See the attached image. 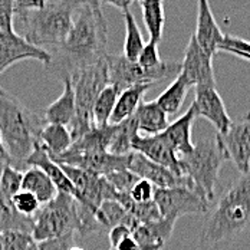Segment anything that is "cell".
I'll return each mask as SVG.
<instances>
[{
	"mask_svg": "<svg viewBox=\"0 0 250 250\" xmlns=\"http://www.w3.org/2000/svg\"><path fill=\"white\" fill-rule=\"evenodd\" d=\"M108 23L102 10L82 4L75 15L74 25L66 39L49 52L46 72L63 79H71L83 68L101 61L108 52Z\"/></svg>",
	"mask_w": 250,
	"mask_h": 250,
	"instance_id": "cell-1",
	"label": "cell"
},
{
	"mask_svg": "<svg viewBox=\"0 0 250 250\" xmlns=\"http://www.w3.org/2000/svg\"><path fill=\"white\" fill-rule=\"evenodd\" d=\"M250 229V171L234 180L208 210L200 231L201 249L236 239Z\"/></svg>",
	"mask_w": 250,
	"mask_h": 250,
	"instance_id": "cell-2",
	"label": "cell"
},
{
	"mask_svg": "<svg viewBox=\"0 0 250 250\" xmlns=\"http://www.w3.org/2000/svg\"><path fill=\"white\" fill-rule=\"evenodd\" d=\"M45 120L0 86V134L7 161L25 171L26 160L39 143Z\"/></svg>",
	"mask_w": 250,
	"mask_h": 250,
	"instance_id": "cell-3",
	"label": "cell"
},
{
	"mask_svg": "<svg viewBox=\"0 0 250 250\" xmlns=\"http://www.w3.org/2000/svg\"><path fill=\"white\" fill-rule=\"evenodd\" d=\"M81 6L78 0H49L39 10L16 15L13 29L16 26L22 32L21 36L33 46L58 48L66 39Z\"/></svg>",
	"mask_w": 250,
	"mask_h": 250,
	"instance_id": "cell-4",
	"label": "cell"
},
{
	"mask_svg": "<svg viewBox=\"0 0 250 250\" xmlns=\"http://www.w3.org/2000/svg\"><path fill=\"white\" fill-rule=\"evenodd\" d=\"M225 161L227 157L216 137L200 140L188 155L180 158L183 174L190 178L194 190L210 203L216 197V186Z\"/></svg>",
	"mask_w": 250,
	"mask_h": 250,
	"instance_id": "cell-5",
	"label": "cell"
},
{
	"mask_svg": "<svg viewBox=\"0 0 250 250\" xmlns=\"http://www.w3.org/2000/svg\"><path fill=\"white\" fill-rule=\"evenodd\" d=\"M105 56L71 78L75 94V117L68 129L74 141L81 138L95 125L92 120V108L101 91L108 85Z\"/></svg>",
	"mask_w": 250,
	"mask_h": 250,
	"instance_id": "cell-6",
	"label": "cell"
},
{
	"mask_svg": "<svg viewBox=\"0 0 250 250\" xmlns=\"http://www.w3.org/2000/svg\"><path fill=\"white\" fill-rule=\"evenodd\" d=\"M81 225L79 219V203L65 193H59L33 217L32 239L35 243L61 237L65 234L78 233Z\"/></svg>",
	"mask_w": 250,
	"mask_h": 250,
	"instance_id": "cell-7",
	"label": "cell"
},
{
	"mask_svg": "<svg viewBox=\"0 0 250 250\" xmlns=\"http://www.w3.org/2000/svg\"><path fill=\"white\" fill-rule=\"evenodd\" d=\"M105 61L108 69V85H112L118 92L138 83L154 85L160 81L177 76L181 71V62L178 61H161L152 69H144L135 61H128L123 55L106 53Z\"/></svg>",
	"mask_w": 250,
	"mask_h": 250,
	"instance_id": "cell-8",
	"label": "cell"
},
{
	"mask_svg": "<svg viewBox=\"0 0 250 250\" xmlns=\"http://www.w3.org/2000/svg\"><path fill=\"white\" fill-rule=\"evenodd\" d=\"M154 201L160 210L161 217L178 219L181 216L207 214L211 203L199 191L188 187L155 188Z\"/></svg>",
	"mask_w": 250,
	"mask_h": 250,
	"instance_id": "cell-9",
	"label": "cell"
},
{
	"mask_svg": "<svg viewBox=\"0 0 250 250\" xmlns=\"http://www.w3.org/2000/svg\"><path fill=\"white\" fill-rule=\"evenodd\" d=\"M61 167L75 190L74 199L83 207L95 213L104 201H117L118 194L109 186V183L105 180L104 175L94 174L91 171L65 166V164H61Z\"/></svg>",
	"mask_w": 250,
	"mask_h": 250,
	"instance_id": "cell-10",
	"label": "cell"
},
{
	"mask_svg": "<svg viewBox=\"0 0 250 250\" xmlns=\"http://www.w3.org/2000/svg\"><path fill=\"white\" fill-rule=\"evenodd\" d=\"M216 140L236 168L246 174L250 171V112L231 123L225 134H216Z\"/></svg>",
	"mask_w": 250,
	"mask_h": 250,
	"instance_id": "cell-11",
	"label": "cell"
},
{
	"mask_svg": "<svg viewBox=\"0 0 250 250\" xmlns=\"http://www.w3.org/2000/svg\"><path fill=\"white\" fill-rule=\"evenodd\" d=\"M58 164H65L81 170L91 171L94 174L106 175L114 171L126 170L129 164V154L115 155L108 151L105 152H74L66 150L63 154L52 158Z\"/></svg>",
	"mask_w": 250,
	"mask_h": 250,
	"instance_id": "cell-12",
	"label": "cell"
},
{
	"mask_svg": "<svg viewBox=\"0 0 250 250\" xmlns=\"http://www.w3.org/2000/svg\"><path fill=\"white\" fill-rule=\"evenodd\" d=\"M128 170L137 175L140 180H146L151 183L155 188H173V187H188L193 188V184L188 177H180L171 173L168 168L155 164L141 155L137 151L129 152V164Z\"/></svg>",
	"mask_w": 250,
	"mask_h": 250,
	"instance_id": "cell-13",
	"label": "cell"
},
{
	"mask_svg": "<svg viewBox=\"0 0 250 250\" xmlns=\"http://www.w3.org/2000/svg\"><path fill=\"white\" fill-rule=\"evenodd\" d=\"M35 59L46 65L50 55L48 50L33 46L21 35L13 32H0V75L16 62Z\"/></svg>",
	"mask_w": 250,
	"mask_h": 250,
	"instance_id": "cell-14",
	"label": "cell"
},
{
	"mask_svg": "<svg viewBox=\"0 0 250 250\" xmlns=\"http://www.w3.org/2000/svg\"><path fill=\"white\" fill-rule=\"evenodd\" d=\"M191 106L197 118L203 117L214 125L217 134H225L233 123L216 86H196V98Z\"/></svg>",
	"mask_w": 250,
	"mask_h": 250,
	"instance_id": "cell-15",
	"label": "cell"
},
{
	"mask_svg": "<svg viewBox=\"0 0 250 250\" xmlns=\"http://www.w3.org/2000/svg\"><path fill=\"white\" fill-rule=\"evenodd\" d=\"M211 58L207 56L196 43L191 36L188 45L184 50V58L181 61V74L186 76L193 86H216L214 71Z\"/></svg>",
	"mask_w": 250,
	"mask_h": 250,
	"instance_id": "cell-16",
	"label": "cell"
},
{
	"mask_svg": "<svg viewBox=\"0 0 250 250\" xmlns=\"http://www.w3.org/2000/svg\"><path fill=\"white\" fill-rule=\"evenodd\" d=\"M132 151L140 152L150 161L168 168L175 175L184 177L180 158L171 147L158 135H140L137 134L132 140Z\"/></svg>",
	"mask_w": 250,
	"mask_h": 250,
	"instance_id": "cell-17",
	"label": "cell"
},
{
	"mask_svg": "<svg viewBox=\"0 0 250 250\" xmlns=\"http://www.w3.org/2000/svg\"><path fill=\"white\" fill-rule=\"evenodd\" d=\"M191 36L199 48L213 59L225 35L213 16L208 0H197V25Z\"/></svg>",
	"mask_w": 250,
	"mask_h": 250,
	"instance_id": "cell-18",
	"label": "cell"
},
{
	"mask_svg": "<svg viewBox=\"0 0 250 250\" xmlns=\"http://www.w3.org/2000/svg\"><path fill=\"white\" fill-rule=\"evenodd\" d=\"M196 120V111L190 105V108L181 117H178L174 123H170L160 134V137L171 147L178 158L188 155L194 148V144L191 141V129Z\"/></svg>",
	"mask_w": 250,
	"mask_h": 250,
	"instance_id": "cell-19",
	"label": "cell"
},
{
	"mask_svg": "<svg viewBox=\"0 0 250 250\" xmlns=\"http://www.w3.org/2000/svg\"><path fill=\"white\" fill-rule=\"evenodd\" d=\"M27 167H36V168L42 170L45 174L49 177V180L53 183V186L56 187V190L59 193L71 194L74 197L75 190H74L69 178L65 174V171L62 170L61 164L55 163L49 157V154L43 150V147L39 143L35 146L32 154L26 160V168Z\"/></svg>",
	"mask_w": 250,
	"mask_h": 250,
	"instance_id": "cell-20",
	"label": "cell"
},
{
	"mask_svg": "<svg viewBox=\"0 0 250 250\" xmlns=\"http://www.w3.org/2000/svg\"><path fill=\"white\" fill-rule=\"evenodd\" d=\"M132 117L140 135H158L170 124L168 115L155 101L141 102Z\"/></svg>",
	"mask_w": 250,
	"mask_h": 250,
	"instance_id": "cell-21",
	"label": "cell"
},
{
	"mask_svg": "<svg viewBox=\"0 0 250 250\" xmlns=\"http://www.w3.org/2000/svg\"><path fill=\"white\" fill-rule=\"evenodd\" d=\"M175 219L161 217L157 222L138 225L132 230V237L138 243V246H160L164 248L171 233L174 230Z\"/></svg>",
	"mask_w": 250,
	"mask_h": 250,
	"instance_id": "cell-22",
	"label": "cell"
},
{
	"mask_svg": "<svg viewBox=\"0 0 250 250\" xmlns=\"http://www.w3.org/2000/svg\"><path fill=\"white\" fill-rule=\"evenodd\" d=\"M75 117V94L71 79H63L62 95L45 109L43 120L46 124L69 126Z\"/></svg>",
	"mask_w": 250,
	"mask_h": 250,
	"instance_id": "cell-23",
	"label": "cell"
},
{
	"mask_svg": "<svg viewBox=\"0 0 250 250\" xmlns=\"http://www.w3.org/2000/svg\"><path fill=\"white\" fill-rule=\"evenodd\" d=\"M151 86L152 85H150V83H138V85L129 86V88L124 89L123 92H120L108 124L117 125L125 121V120H128V118H131L134 115V112L137 111L138 105L141 104L143 97L146 95V92L150 89Z\"/></svg>",
	"mask_w": 250,
	"mask_h": 250,
	"instance_id": "cell-24",
	"label": "cell"
},
{
	"mask_svg": "<svg viewBox=\"0 0 250 250\" xmlns=\"http://www.w3.org/2000/svg\"><path fill=\"white\" fill-rule=\"evenodd\" d=\"M95 219L100 225L101 231L105 233H108L112 227L118 225L126 226L132 233V230L140 225L131 214L126 213V210L118 201L114 200L104 201L95 211Z\"/></svg>",
	"mask_w": 250,
	"mask_h": 250,
	"instance_id": "cell-25",
	"label": "cell"
},
{
	"mask_svg": "<svg viewBox=\"0 0 250 250\" xmlns=\"http://www.w3.org/2000/svg\"><path fill=\"white\" fill-rule=\"evenodd\" d=\"M22 190L32 193L42 206L49 203L58 194V190L49 177L36 167H27L23 171Z\"/></svg>",
	"mask_w": 250,
	"mask_h": 250,
	"instance_id": "cell-26",
	"label": "cell"
},
{
	"mask_svg": "<svg viewBox=\"0 0 250 250\" xmlns=\"http://www.w3.org/2000/svg\"><path fill=\"white\" fill-rule=\"evenodd\" d=\"M74 140L68 126L58 124H45L39 135V144L49 154L50 158L63 154L72 146Z\"/></svg>",
	"mask_w": 250,
	"mask_h": 250,
	"instance_id": "cell-27",
	"label": "cell"
},
{
	"mask_svg": "<svg viewBox=\"0 0 250 250\" xmlns=\"http://www.w3.org/2000/svg\"><path fill=\"white\" fill-rule=\"evenodd\" d=\"M191 88H193V83L180 72L171 82V85L155 100V102L168 117L174 115L180 111L183 102L186 101V97Z\"/></svg>",
	"mask_w": 250,
	"mask_h": 250,
	"instance_id": "cell-28",
	"label": "cell"
},
{
	"mask_svg": "<svg viewBox=\"0 0 250 250\" xmlns=\"http://www.w3.org/2000/svg\"><path fill=\"white\" fill-rule=\"evenodd\" d=\"M143 10V21L150 33V41L158 43L166 26L164 0H138Z\"/></svg>",
	"mask_w": 250,
	"mask_h": 250,
	"instance_id": "cell-29",
	"label": "cell"
},
{
	"mask_svg": "<svg viewBox=\"0 0 250 250\" xmlns=\"http://www.w3.org/2000/svg\"><path fill=\"white\" fill-rule=\"evenodd\" d=\"M33 227V219L25 217L19 214L10 200H6L0 196V233L6 231H23V233H32Z\"/></svg>",
	"mask_w": 250,
	"mask_h": 250,
	"instance_id": "cell-30",
	"label": "cell"
},
{
	"mask_svg": "<svg viewBox=\"0 0 250 250\" xmlns=\"http://www.w3.org/2000/svg\"><path fill=\"white\" fill-rule=\"evenodd\" d=\"M114 135L109 144L108 152L115 155H126L132 151V140L138 134L134 117L114 125Z\"/></svg>",
	"mask_w": 250,
	"mask_h": 250,
	"instance_id": "cell-31",
	"label": "cell"
},
{
	"mask_svg": "<svg viewBox=\"0 0 250 250\" xmlns=\"http://www.w3.org/2000/svg\"><path fill=\"white\" fill-rule=\"evenodd\" d=\"M118 95H120L118 89H115L112 85H106L101 91L92 108V120L97 126H102L109 123V117L114 111Z\"/></svg>",
	"mask_w": 250,
	"mask_h": 250,
	"instance_id": "cell-32",
	"label": "cell"
},
{
	"mask_svg": "<svg viewBox=\"0 0 250 250\" xmlns=\"http://www.w3.org/2000/svg\"><path fill=\"white\" fill-rule=\"evenodd\" d=\"M124 22H125V43H124V55L128 61H137L140 52L144 48V39L140 32V27L135 22V18L129 10L124 12Z\"/></svg>",
	"mask_w": 250,
	"mask_h": 250,
	"instance_id": "cell-33",
	"label": "cell"
},
{
	"mask_svg": "<svg viewBox=\"0 0 250 250\" xmlns=\"http://www.w3.org/2000/svg\"><path fill=\"white\" fill-rule=\"evenodd\" d=\"M22 180L23 171L6 163L0 171V196L6 200H10L16 193L22 190Z\"/></svg>",
	"mask_w": 250,
	"mask_h": 250,
	"instance_id": "cell-34",
	"label": "cell"
},
{
	"mask_svg": "<svg viewBox=\"0 0 250 250\" xmlns=\"http://www.w3.org/2000/svg\"><path fill=\"white\" fill-rule=\"evenodd\" d=\"M10 203H12L13 208L19 214H22L25 217H32V219L36 216V213L42 207V204L39 203V200L32 193H29L26 190H21L19 193H16L10 199Z\"/></svg>",
	"mask_w": 250,
	"mask_h": 250,
	"instance_id": "cell-35",
	"label": "cell"
},
{
	"mask_svg": "<svg viewBox=\"0 0 250 250\" xmlns=\"http://www.w3.org/2000/svg\"><path fill=\"white\" fill-rule=\"evenodd\" d=\"M105 180L109 183V186L115 190V193L118 196L123 194H129L132 187L135 186V183L140 180L134 173H131L128 168L126 170H120V171H114L109 174L104 175Z\"/></svg>",
	"mask_w": 250,
	"mask_h": 250,
	"instance_id": "cell-36",
	"label": "cell"
},
{
	"mask_svg": "<svg viewBox=\"0 0 250 250\" xmlns=\"http://www.w3.org/2000/svg\"><path fill=\"white\" fill-rule=\"evenodd\" d=\"M219 50L231 53L240 59L250 62V42L242 38H236L231 35H225L223 41L219 45Z\"/></svg>",
	"mask_w": 250,
	"mask_h": 250,
	"instance_id": "cell-37",
	"label": "cell"
},
{
	"mask_svg": "<svg viewBox=\"0 0 250 250\" xmlns=\"http://www.w3.org/2000/svg\"><path fill=\"white\" fill-rule=\"evenodd\" d=\"M3 236V250H27L33 243V239L29 233L23 231H6Z\"/></svg>",
	"mask_w": 250,
	"mask_h": 250,
	"instance_id": "cell-38",
	"label": "cell"
},
{
	"mask_svg": "<svg viewBox=\"0 0 250 250\" xmlns=\"http://www.w3.org/2000/svg\"><path fill=\"white\" fill-rule=\"evenodd\" d=\"M135 62L144 69L155 68L161 62V58H160V53H158V43L151 42V41L148 43H146Z\"/></svg>",
	"mask_w": 250,
	"mask_h": 250,
	"instance_id": "cell-39",
	"label": "cell"
},
{
	"mask_svg": "<svg viewBox=\"0 0 250 250\" xmlns=\"http://www.w3.org/2000/svg\"><path fill=\"white\" fill-rule=\"evenodd\" d=\"M36 245H38L39 250H71L75 246V233L49 239V240H43Z\"/></svg>",
	"mask_w": 250,
	"mask_h": 250,
	"instance_id": "cell-40",
	"label": "cell"
},
{
	"mask_svg": "<svg viewBox=\"0 0 250 250\" xmlns=\"http://www.w3.org/2000/svg\"><path fill=\"white\" fill-rule=\"evenodd\" d=\"M15 0H0V32H13Z\"/></svg>",
	"mask_w": 250,
	"mask_h": 250,
	"instance_id": "cell-41",
	"label": "cell"
},
{
	"mask_svg": "<svg viewBox=\"0 0 250 250\" xmlns=\"http://www.w3.org/2000/svg\"><path fill=\"white\" fill-rule=\"evenodd\" d=\"M154 193H155V187L151 183L146 180H138L132 187L129 197L135 203H144V201L154 200Z\"/></svg>",
	"mask_w": 250,
	"mask_h": 250,
	"instance_id": "cell-42",
	"label": "cell"
},
{
	"mask_svg": "<svg viewBox=\"0 0 250 250\" xmlns=\"http://www.w3.org/2000/svg\"><path fill=\"white\" fill-rule=\"evenodd\" d=\"M49 0H15V16L27 12L39 10L46 6Z\"/></svg>",
	"mask_w": 250,
	"mask_h": 250,
	"instance_id": "cell-43",
	"label": "cell"
},
{
	"mask_svg": "<svg viewBox=\"0 0 250 250\" xmlns=\"http://www.w3.org/2000/svg\"><path fill=\"white\" fill-rule=\"evenodd\" d=\"M128 236H132L131 230L124 225H118L115 227H112L109 231H108V239H109V243H111V249H115L117 245L125 239Z\"/></svg>",
	"mask_w": 250,
	"mask_h": 250,
	"instance_id": "cell-44",
	"label": "cell"
},
{
	"mask_svg": "<svg viewBox=\"0 0 250 250\" xmlns=\"http://www.w3.org/2000/svg\"><path fill=\"white\" fill-rule=\"evenodd\" d=\"M140 249V246H138V243L135 242V239L132 237V236H128V237H125L123 239L118 245H117V248L114 250H138Z\"/></svg>",
	"mask_w": 250,
	"mask_h": 250,
	"instance_id": "cell-45",
	"label": "cell"
},
{
	"mask_svg": "<svg viewBox=\"0 0 250 250\" xmlns=\"http://www.w3.org/2000/svg\"><path fill=\"white\" fill-rule=\"evenodd\" d=\"M132 1H134V0H102V3L111 4V6H114V7H117V9H120V10H123V12L129 9V6L132 4Z\"/></svg>",
	"mask_w": 250,
	"mask_h": 250,
	"instance_id": "cell-46",
	"label": "cell"
},
{
	"mask_svg": "<svg viewBox=\"0 0 250 250\" xmlns=\"http://www.w3.org/2000/svg\"><path fill=\"white\" fill-rule=\"evenodd\" d=\"M81 4H85L94 10H102L101 9V4H102V0H78Z\"/></svg>",
	"mask_w": 250,
	"mask_h": 250,
	"instance_id": "cell-47",
	"label": "cell"
},
{
	"mask_svg": "<svg viewBox=\"0 0 250 250\" xmlns=\"http://www.w3.org/2000/svg\"><path fill=\"white\" fill-rule=\"evenodd\" d=\"M0 155L7 158V155H6V150H4V146H3V140H1V134H0Z\"/></svg>",
	"mask_w": 250,
	"mask_h": 250,
	"instance_id": "cell-48",
	"label": "cell"
},
{
	"mask_svg": "<svg viewBox=\"0 0 250 250\" xmlns=\"http://www.w3.org/2000/svg\"><path fill=\"white\" fill-rule=\"evenodd\" d=\"M163 248H160V246H140V249L138 250H161Z\"/></svg>",
	"mask_w": 250,
	"mask_h": 250,
	"instance_id": "cell-49",
	"label": "cell"
},
{
	"mask_svg": "<svg viewBox=\"0 0 250 250\" xmlns=\"http://www.w3.org/2000/svg\"><path fill=\"white\" fill-rule=\"evenodd\" d=\"M6 163H9V161H7V158H6V157H1V155H0V171H1V168H3V166H4Z\"/></svg>",
	"mask_w": 250,
	"mask_h": 250,
	"instance_id": "cell-50",
	"label": "cell"
},
{
	"mask_svg": "<svg viewBox=\"0 0 250 250\" xmlns=\"http://www.w3.org/2000/svg\"><path fill=\"white\" fill-rule=\"evenodd\" d=\"M27 250H39V249H38V245H36V243L33 242V243H32V245L29 246V249H27Z\"/></svg>",
	"mask_w": 250,
	"mask_h": 250,
	"instance_id": "cell-51",
	"label": "cell"
},
{
	"mask_svg": "<svg viewBox=\"0 0 250 250\" xmlns=\"http://www.w3.org/2000/svg\"><path fill=\"white\" fill-rule=\"evenodd\" d=\"M0 250H3V236L0 233Z\"/></svg>",
	"mask_w": 250,
	"mask_h": 250,
	"instance_id": "cell-52",
	"label": "cell"
},
{
	"mask_svg": "<svg viewBox=\"0 0 250 250\" xmlns=\"http://www.w3.org/2000/svg\"><path fill=\"white\" fill-rule=\"evenodd\" d=\"M71 250H85V249H82V248H76V246H74V248H72Z\"/></svg>",
	"mask_w": 250,
	"mask_h": 250,
	"instance_id": "cell-53",
	"label": "cell"
},
{
	"mask_svg": "<svg viewBox=\"0 0 250 250\" xmlns=\"http://www.w3.org/2000/svg\"><path fill=\"white\" fill-rule=\"evenodd\" d=\"M109 250H114V249H109Z\"/></svg>",
	"mask_w": 250,
	"mask_h": 250,
	"instance_id": "cell-54",
	"label": "cell"
}]
</instances>
